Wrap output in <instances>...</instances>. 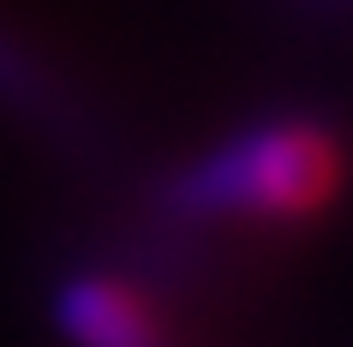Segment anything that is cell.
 <instances>
[{
  "label": "cell",
  "instance_id": "6da1fadb",
  "mask_svg": "<svg viewBox=\"0 0 353 347\" xmlns=\"http://www.w3.org/2000/svg\"><path fill=\"white\" fill-rule=\"evenodd\" d=\"M347 180V150L317 120H270L222 150H210L174 186L192 216H240V221H312L330 210Z\"/></svg>",
  "mask_w": 353,
  "mask_h": 347
},
{
  "label": "cell",
  "instance_id": "7a4b0ae2",
  "mask_svg": "<svg viewBox=\"0 0 353 347\" xmlns=\"http://www.w3.org/2000/svg\"><path fill=\"white\" fill-rule=\"evenodd\" d=\"M60 329L72 335V347H156V311L108 275H78L60 288Z\"/></svg>",
  "mask_w": 353,
  "mask_h": 347
}]
</instances>
